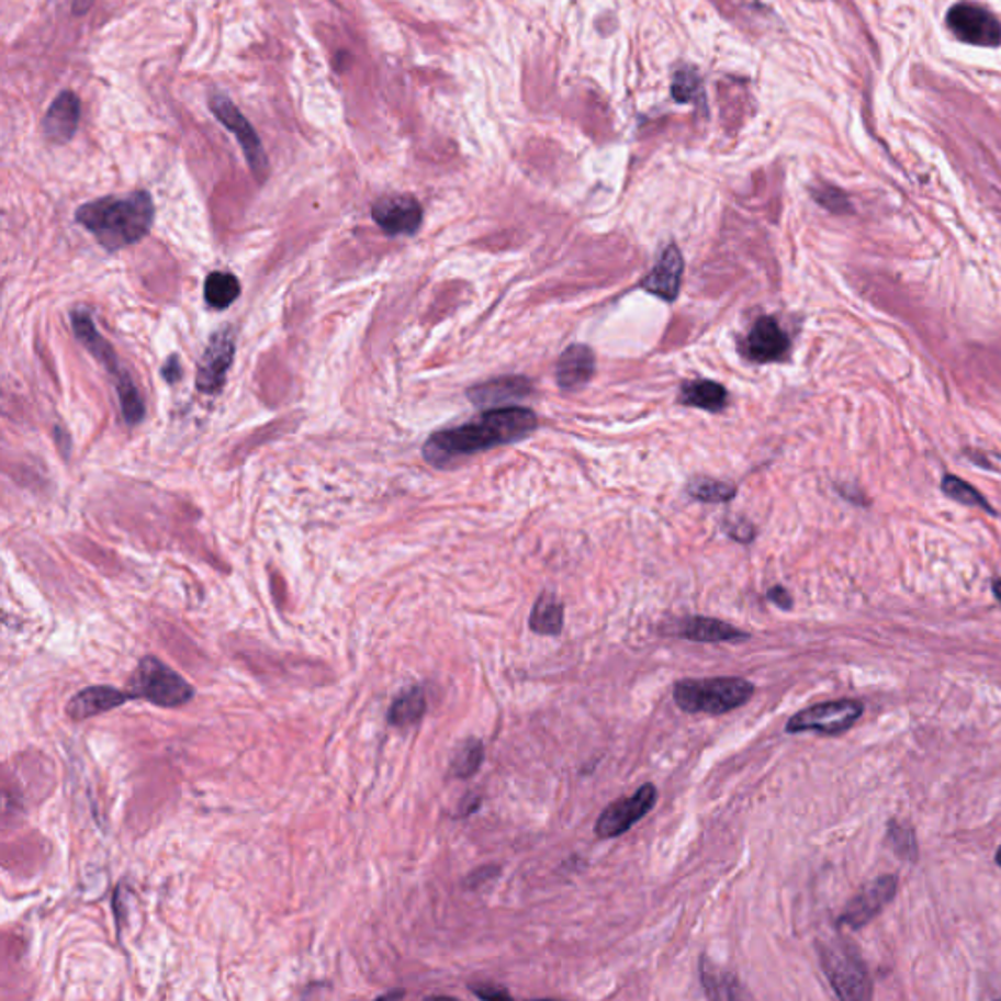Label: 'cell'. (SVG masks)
I'll return each mask as SVG.
<instances>
[{
    "label": "cell",
    "instance_id": "obj_19",
    "mask_svg": "<svg viewBox=\"0 0 1001 1001\" xmlns=\"http://www.w3.org/2000/svg\"><path fill=\"white\" fill-rule=\"evenodd\" d=\"M132 698L134 697H132L130 690L125 693V690H120L116 687H106V685L87 687L69 700L65 712L71 720L82 722V720H89L92 716L104 715V712H110L114 708L122 707Z\"/></svg>",
    "mask_w": 1001,
    "mask_h": 1001
},
{
    "label": "cell",
    "instance_id": "obj_39",
    "mask_svg": "<svg viewBox=\"0 0 1001 1001\" xmlns=\"http://www.w3.org/2000/svg\"><path fill=\"white\" fill-rule=\"evenodd\" d=\"M993 595H996V599H998V603L1001 605V580L993 582Z\"/></svg>",
    "mask_w": 1001,
    "mask_h": 1001
},
{
    "label": "cell",
    "instance_id": "obj_30",
    "mask_svg": "<svg viewBox=\"0 0 1001 1001\" xmlns=\"http://www.w3.org/2000/svg\"><path fill=\"white\" fill-rule=\"evenodd\" d=\"M813 200L833 214H850L851 204L847 196L833 187H820L812 190Z\"/></svg>",
    "mask_w": 1001,
    "mask_h": 1001
},
{
    "label": "cell",
    "instance_id": "obj_18",
    "mask_svg": "<svg viewBox=\"0 0 1001 1001\" xmlns=\"http://www.w3.org/2000/svg\"><path fill=\"white\" fill-rule=\"evenodd\" d=\"M81 120V100L72 90H63L44 117V134L52 144H67L77 134Z\"/></svg>",
    "mask_w": 1001,
    "mask_h": 1001
},
{
    "label": "cell",
    "instance_id": "obj_6",
    "mask_svg": "<svg viewBox=\"0 0 1001 1001\" xmlns=\"http://www.w3.org/2000/svg\"><path fill=\"white\" fill-rule=\"evenodd\" d=\"M820 960L837 998L847 1001L870 1000L873 982L863 960L847 945H823Z\"/></svg>",
    "mask_w": 1001,
    "mask_h": 1001
},
{
    "label": "cell",
    "instance_id": "obj_3",
    "mask_svg": "<svg viewBox=\"0 0 1001 1001\" xmlns=\"http://www.w3.org/2000/svg\"><path fill=\"white\" fill-rule=\"evenodd\" d=\"M755 687L742 677L683 679L673 687L675 705L687 715L722 716L750 702Z\"/></svg>",
    "mask_w": 1001,
    "mask_h": 1001
},
{
    "label": "cell",
    "instance_id": "obj_21",
    "mask_svg": "<svg viewBox=\"0 0 1001 1001\" xmlns=\"http://www.w3.org/2000/svg\"><path fill=\"white\" fill-rule=\"evenodd\" d=\"M679 403L687 407H697L705 412L720 413L724 412L728 405V392L724 385L712 382V380H695V382H685L681 385Z\"/></svg>",
    "mask_w": 1001,
    "mask_h": 1001
},
{
    "label": "cell",
    "instance_id": "obj_23",
    "mask_svg": "<svg viewBox=\"0 0 1001 1001\" xmlns=\"http://www.w3.org/2000/svg\"><path fill=\"white\" fill-rule=\"evenodd\" d=\"M530 630L540 636H560L563 630V605L554 593H542L530 612Z\"/></svg>",
    "mask_w": 1001,
    "mask_h": 1001
},
{
    "label": "cell",
    "instance_id": "obj_37",
    "mask_svg": "<svg viewBox=\"0 0 1001 1001\" xmlns=\"http://www.w3.org/2000/svg\"><path fill=\"white\" fill-rule=\"evenodd\" d=\"M180 375H182V370H180L179 357H170L167 364L162 367V378L169 384H175V382H179Z\"/></svg>",
    "mask_w": 1001,
    "mask_h": 1001
},
{
    "label": "cell",
    "instance_id": "obj_36",
    "mask_svg": "<svg viewBox=\"0 0 1001 1001\" xmlns=\"http://www.w3.org/2000/svg\"><path fill=\"white\" fill-rule=\"evenodd\" d=\"M767 599H769L771 603H775V605H777L778 608H783V610H790V608H792V597H790V593H788L785 587H780V585H775V587H771V589L767 591Z\"/></svg>",
    "mask_w": 1001,
    "mask_h": 1001
},
{
    "label": "cell",
    "instance_id": "obj_20",
    "mask_svg": "<svg viewBox=\"0 0 1001 1001\" xmlns=\"http://www.w3.org/2000/svg\"><path fill=\"white\" fill-rule=\"evenodd\" d=\"M595 374V355L587 345H572L563 350L555 367V382L565 392H575L589 384Z\"/></svg>",
    "mask_w": 1001,
    "mask_h": 1001
},
{
    "label": "cell",
    "instance_id": "obj_28",
    "mask_svg": "<svg viewBox=\"0 0 1001 1001\" xmlns=\"http://www.w3.org/2000/svg\"><path fill=\"white\" fill-rule=\"evenodd\" d=\"M687 492L693 499L702 501V503H726L735 497L738 490L733 483L695 477L693 482H688Z\"/></svg>",
    "mask_w": 1001,
    "mask_h": 1001
},
{
    "label": "cell",
    "instance_id": "obj_34",
    "mask_svg": "<svg viewBox=\"0 0 1001 1001\" xmlns=\"http://www.w3.org/2000/svg\"><path fill=\"white\" fill-rule=\"evenodd\" d=\"M728 535L735 540V542H751L755 538V528L751 527L747 520H738V522H730V527L726 528Z\"/></svg>",
    "mask_w": 1001,
    "mask_h": 1001
},
{
    "label": "cell",
    "instance_id": "obj_25",
    "mask_svg": "<svg viewBox=\"0 0 1001 1001\" xmlns=\"http://www.w3.org/2000/svg\"><path fill=\"white\" fill-rule=\"evenodd\" d=\"M239 294H241V284L232 272L215 270L212 274H207L204 297L210 307L227 310L239 297Z\"/></svg>",
    "mask_w": 1001,
    "mask_h": 1001
},
{
    "label": "cell",
    "instance_id": "obj_12",
    "mask_svg": "<svg viewBox=\"0 0 1001 1001\" xmlns=\"http://www.w3.org/2000/svg\"><path fill=\"white\" fill-rule=\"evenodd\" d=\"M235 358V337L229 329L215 333L206 352L202 357V362L198 367L196 385L200 392L207 395L222 392L225 384V378L233 364Z\"/></svg>",
    "mask_w": 1001,
    "mask_h": 1001
},
{
    "label": "cell",
    "instance_id": "obj_9",
    "mask_svg": "<svg viewBox=\"0 0 1001 1001\" xmlns=\"http://www.w3.org/2000/svg\"><path fill=\"white\" fill-rule=\"evenodd\" d=\"M655 802L657 788L652 783H645L634 795L620 798L600 812L599 820L595 823V835L599 840H615L618 835H625L632 825L652 812Z\"/></svg>",
    "mask_w": 1001,
    "mask_h": 1001
},
{
    "label": "cell",
    "instance_id": "obj_38",
    "mask_svg": "<svg viewBox=\"0 0 1001 1001\" xmlns=\"http://www.w3.org/2000/svg\"><path fill=\"white\" fill-rule=\"evenodd\" d=\"M92 4H94V0H72V14L82 16L92 9Z\"/></svg>",
    "mask_w": 1001,
    "mask_h": 1001
},
{
    "label": "cell",
    "instance_id": "obj_22",
    "mask_svg": "<svg viewBox=\"0 0 1001 1001\" xmlns=\"http://www.w3.org/2000/svg\"><path fill=\"white\" fill-rule=\"evenodd\" d=\"M700 980L710 1000H742L747 998L742 983L735 975L710 963L707 957L700 958Z\"/></svg>",
    "mask_w": 1001,
    "mask_h": 1001
},
{
    "label": "cell",
    "instance_id": "obj_8",
    "mask_svg": "<svg viewBox=\"0 0 1001 1001\" xmlns=\"http://www.w3.org/2000/svg\"><path fill=\"white\" fill-rule=\"evenodd\" d=\"M210 110L237 137L252 175L257 177L259 182H265L267 177H269V157L262 149L259 135L255 132V127L250 125L249 120L243 116L241 110L235 106L225 94L210 97Z\"/></svg>",
    "mask_w": 1001,
    "mask_h": 1001
},
{
    "label": "cell",
    "instance_id": "obj_4",
    "mask_svg": "<svg viewBox=\"0 0 1001 1001\" xmlns=\"http://www.w3.org/2000/svg\"><path fill=\"white\" fill-rule=\"evenodd\" d=\"M71 323L72 331L77 335V339L81 340L82 345L90 350V355L97 358L110 374L114 375L125 423L132 425V427L137 425V423H142L145 417L144 397L137 392L130 372L117 360L114 349L100 335L97 325L92 322V315L87 310H75L71 313Z\"/></svg>",
    "mask_w": 1001,
    "mask_h": 1001
},
{
    "label": "cell",
    "instance_id": "obj_35",
    "mask_svg": "<svg viewBox=\"0 0 1001 1001\" xmlns=\"http://www.w3.org/2000/svg\"><path fill=\"white\" fill-rule=\"evenodd\" d=\"M482 806V796L475 795V792H468V795L462 798V802L458 806L457 818H468L472 813L477 812Z\"/></svg>",
    "mask_w": 1001,
    "mask_h": 1001
},
{
    "label": "cell",
    "instance_id": "obj_14",
    "mask_svg": "<svg viewBox=\"0 0 1001 1001\" xmlns=\"http://www.w3.org/2000/svg\"><path fill=\"white\" fill-rule=\"evenodd\" d=\"M788 349H790L788 335L783 331V327L778 325L775 317L757 319L742 345L743 357L750 358L751 362H757V364L780 360L787 355Z\"/></svg>",
    "mask_w": 1001,
    "mask_h": 1001
},
{
    "label": "cell",
    "instance_id": "obj_31",
    "mask_svg": "<svg viewBox=\"0 0 1001 1001\" xmlns=\"http://www.w3.org/2000/svg\"><path fill=\"white\" fill-rule=\"evenodd\" d=\"M890 837L895 841L896 851L902 857H915V840H913L912 830L892 822L890 823Z\"/></svg>",
    "mask_w": 1001,
    "mask_h": 1001
},
{
    "label": "cell",
    "instance_id": "obj_24",
    "mask_svg": "<svg viewBox=\"0 0 1001 1001\" xmlns=\"http://www.w3.org/2000/svg\"><path fill=\"white\" fill-rule=\"evenodd\" d=\"M427 712V697L420 687L407 688L400 697L395 698L387 712L390 724L397 728L417 724Z\"/></svg>",
    "mask_w": 1001,
    "mask_h": 1001
},
{
    "label": "cell",
    "instance_id": "obj_2",
    "mask_svg": "<svg viewBox=\"0 0 1001 1001\" xmlns=\"http://www.w3.org/2000/svg\"><path fill=\"white\" fill-rule=\"evenodd\" d=\"M77 222L97 237L104 249H124L151 232L155 204L149 192L135 190L127 196H106L77 210Z\"/></svg>",
    "mask_w": 1001,
    "mask_h": 1001
},
{
    "label": "cell",
    "instance_id": "obj_11",
    "mask_svg": "<svg viewBox=\"0 0 1001 1001\" xmlns=\"http://www.w3.org/2000/svg\"><path fill=\"white\" fill-rule=\"evenodd\" d=\"M898 880L895 875H885L868 882L865 888L858 892L841 913L840 925H845L850 930H861L875 920L878 913L885 910L886 903L890 902L896 896Z\"/></svg>",
    "mask_w": 1001,
    "mask_h": 1001
},
{
    "label": "cell",
    "instance_id": "obj_17",
    "mask_svg": "<svg viewBox=\"0 0 1001 1001\" xmlns=\"http://www.w3.org/2000/svg\"><path fill=\"white\" fill-rule=\"evenodd\" d=\"M667 634L677 636L690 642L700 644H722V642H743L750 634L735 626L728 625L724 620L708 617L683 618Z\"/></svg>",
    "mask_w": 1001,
    "mask_h": 1001
},
{
    "label": "cell",
    "instance_id": "obj_40",
    "mask_svg": "<svg viewBox=\"0 0 1001 1001\" xmlns=\"http://www.w3.org/2000/svg\"><path fill=\"white\" fill-rule=\"evenodd\" d=\"M996 863H998V867H1001V847L996 851Z\"/></svg>",
    "mask_w": 1001,
    "mask_h": 1001
},
{
    "label": "cell",
    "instance_id": "obj_26",
    "mask_svg": "<svg viewBox=\"0 0 1001 1001\" xmlns=\"http://www.w3.org/2000/svg\"><path fill=\"white\" fill-rule=\"evenodd\" d=\"M483 760H485V747H483L482 740L468 738L454 753V760L450 763V777H474L482 767Z\"/></svg>",
    "mask_w": 1001,
    "mask_h": 1001
},
{
    "label": "cell",
    "instance_id": "obj_10",
    "mask_svg": "<svg viewBox=\"0 0 1001 1001\" xmlns=\"http://www.w3.org/2000/svg\"><path fill=\"white\" fill-rule=\"evenodd\" d=\"M947 24L951 32L965 44L976 47H1000L1001 24L990 10L972 2H958L948 10Z\"/></svg>",
    "mask_w": 1001,
    "mask_h": 1001
},
{
    "label": "cell",
    "instance_id": "obj_5",
    "mask_svg": "<svg viewBox=\"0 0 1001 1001\" xmlns=\"http://www.w3.org/2000/svg\"><path fill=\"white\" fill-rule=\"evenodd\" d=\"M130 693L132 697L144 698L155 707L177 708L192 700L194 687L161 660L147 655L134 670Z\"/></svg>",
    "mask_w": 1001,
    "mask_h": 1001
},
{
    "label": "cell",
    "instance_id": "obj_33",
    "mask_svg": "<svg viewBox=\"0 0 1001 1001\" xmlns=\"http://www.w3.org/2000/svg\"><path fill=\"white\" fill-rule=\"evenodd\" d=\"M470 990H472L477 998H482V1000H510L509 990H505L499 983H472Z\"/></svg>",
    "mask_w": 1001,
    "mask_h": 1001
},
{
    "label": "cell",
    "instance_id": "obj_1",
    "mask_svg": "<svg viewBox=\"0 0 1001 1001\" xmlns=\"http://www.w3.org/2000/svg\"><path fill=\"white\" fill-rule=\"evenodd\" d=\"M537 427L538 419L532 409L520 405L497 407L462 427L430 435L423 447V457L435 468H450L490 448L515 445L530 437Z\"/></svg>",
    "mask_w": 1001,
    "mask_h": 1001
},
{
    "label": "cell",
    "instance_id": "obj_16",
    "mask_svg": "<svg viewBox=\"0 0 1001 1001\" xmlns=\"http://www.w3.org/2000/svg\"><path fill=\"white\" fill-rule=\"evenodd\" d=\"M683 269H685V262H683L681 250L675 245H670L667 249L663 250L662 257L657 260V265L650 270V274H645L644 280L640 282V286L648 294L657 295L660 300L673 304L679 295Z\"/></svg>",
    "mask_w": 1001,
    "mask_h": 1001
},
{
    "label": "cell",
    "instance_id": "obj_13",
    "mask_svg": "<svg viewBox=\"0 0 1001 1001\" xmlns=\"http://www.w3.org/2000/svg\"><path fill=\"white\" fill-rule=\"evenodd\" d=\"M372 217L387 235H415L423 224V207L407 194L380 198L372 206Z\"/></svg>",
    "mask_w": 1001,
    "mask_h": 1001
},
{
    "label": "cell",
    "instance_id": "obj_15",
    "mask_svg": "<svg viewBox=\"0 0 1001 1001\" xmlns=\"http://www.w3.org/2000/svg\"><path fill=\"white\" fill-rule=\"evenodd\" d=\"M532 394V384L522 375H503L485 384L474 385L468 390L470 402L482 409L509 407V403L525 400Z\"/></svg>",
    "mask_w": 1001,
    "mask_h": 1001
},
{
    "label": "cell",
    "instance_id": "obj_7",
    "mask_svg": "<svg viewBox=\"0 0 1001 1001\" xmlns=\"http://www.w3.org/2000/svg\"><path fill=\"white\" fill-rule=\"evenodd\" d=\"M865 712L863 702L841 698L820 702L813 707L796 712L787 722L788 733L818 732L822 735H840L857 724L858 718Z\"/></svg>",
    "mask_w": 1001,
    "mask_h": 1001
},
{
    "label": "cell",
    "instance_id": "obj_32",
    "mask_svg": "<svg viewBox=\"0 0 1001 1001\" xmlns=\"http://www.w3.org/2000/svg\"><path fill=\"white\" fill-rule=\"evenodd\" d=\"M499 875L501 867H497V865H483V867L475 868V870H472V873L468 875L464 886L465 888L477 890V888H482L483 885H487V882L495 880Z\"/></svg>",
    "mask_w": 1001,
    "mask_h": 1001
},
{
    "label": "cell",
    "instance_id": "obj_27",
    "mask_svg": "<svg viewBox=\"0 0 1001 1001\" xmlns=\"http://www.w3.org/2000/svg\"><path fill=\"white\" fill-rule=\"evenodd\" d=\"M941 490L947 495L948 499L957 501V503L966 505V507H980V509L988 510V513L993 515L992 505L983 499L978 490H975L965 480H960L958 475H945L943 482H941Z\"/></svg>",
    "mask_w": 1001,
    "mask_h": 1001
},
{
    "label": "cell",
    "instance_id": "obj_29",
    "mask_svg": "<svg viewBox=\"0 0 1001 1001\" xmlns=\"http://www.w3.org/2000/svg\"><path fill=\"white\" fill-rule=\"evenodd\" d=\"M673 97L679 102H693L697 100V97H700V79H698V72L690 67H683L679 71L675 72V79H673Z\"/></svg>",
    "mask_w": 1001,
    "mask_h": 1001
}]
</instances>
